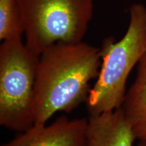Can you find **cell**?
<instances>
[{"label": "cell", "mask_w": 146, "mask_h": 146, "mask_svg": "<svg viewBox=\"0 0 146 146\" xmlns=\"http://www.w3.org/2000/svg\"><path fill=\"white\" fill-rule=\"evenodd\" d=\"M100 48L81 41L56 44L39 56L34 125H43L57 112H70L87 102L89 83L99 74Z\"/></svg>", "instance_id": "1"}, {"label": "cell", "mask_w": 146, "mask_h": 146, "mask_svg": "<svg viewBox=\"0 0 146 146\" xmlns=\"http://www.w3.org/2000/svg\"><path fill=\"white\" fill-rule=\"evenodd\" d=\"M129 13V25L123 37L116 41L109 36L102 43L99 74L86 102L89 114L119 108L129 74L146 52V6L134 3Z\"/></svg>", "instance_id": "2"}, {"label": "cell", "mask_w": 146, "mask_h": 146, "mask_svg": "<svg viewBox=\"0 0 146 146\" xmlns=\"http://www.w3.org/2000/svg\"><path fill=\"white\" fill-rule=\"evenodd\" d=\"M25 44L34 54L56 44L81 42L94 14V0H18Z\"/></svg>", "instance_id": "3"}, {"label": "cell", "mask_w": 146, "mask_h": 146, "mask_svg": "<svg viewBox=\"0 0 146 146\" xmlns=\"http://www.w3.org/2000/svg\"><path fill=\"white\" fill-rule=\"evenodd\" d=\"M39 56L22 38L0 45V125L16 132L34 125V103Z\"/></svg>", "instance_id": "4"}, {"label": "cell", "mask_w": 146, "mask_h": 146, "mask_svg": "<svg viewBox=\"0 0 146 146\" xmlns=\"http://www.w3.org/2000/svg\"><path fill=\"white\" fill-rule=\"evenodd\" d=\"M87 118L60 116L50 125H34L1 146H85Z\"/></svg>", "instance_id": "5"}, {"label": "cell", "mask_w": 146, "mask_h": 146, "mask_svg": "<svg viewBox=\"0 0 146 146\" xmlns=\"http://www.w3.org/2000/svg\"><path fill=\"white\" fill-rule=\"evenodd\" d=\"M135 140L120 108L110 112L89 114L85 146H133Z\"/></svg>", "instance_id": "6"}, {"label": "cell", "mask_w": 146, "mask_h": 146, "mask_svg": "<svg viewBox=\"0 0 146 146\" xmlns=\"http://www.w3.org/2000/svg\"><path fill=\"white\" fill-rule=\"evenodd\" d=\"M120 108L136 140L146 141V52L137 64L135 79Z\"/></svg>", "instance_id": "7"}, {"label": "cell", "mask_w": 146, "mask_h": 146, "mask_svg": "<svg viewBox=\"0 0 146 146\" xmlns=\"http://www.w3.org/2000/svg\"><path fill=\"white\" fill-rule=\"evenodd\" d=\"M25 33L18 0H0V40L22 38Z\"/></svg>", "instance_id": "8"}, {"label": "cell", "mask_w": 146, "mask_h": 146, "mask_svg": "<svg viewBox=\"0 0 146 146\" xmlns=\"http://www.w3.org/2000/svg\"><path fill=\"white\" fill-rule=\"evenodd\" d=\"M137 146H146V141H139Z\"/></svg>", "instance_id": "9"}]
</instances>
